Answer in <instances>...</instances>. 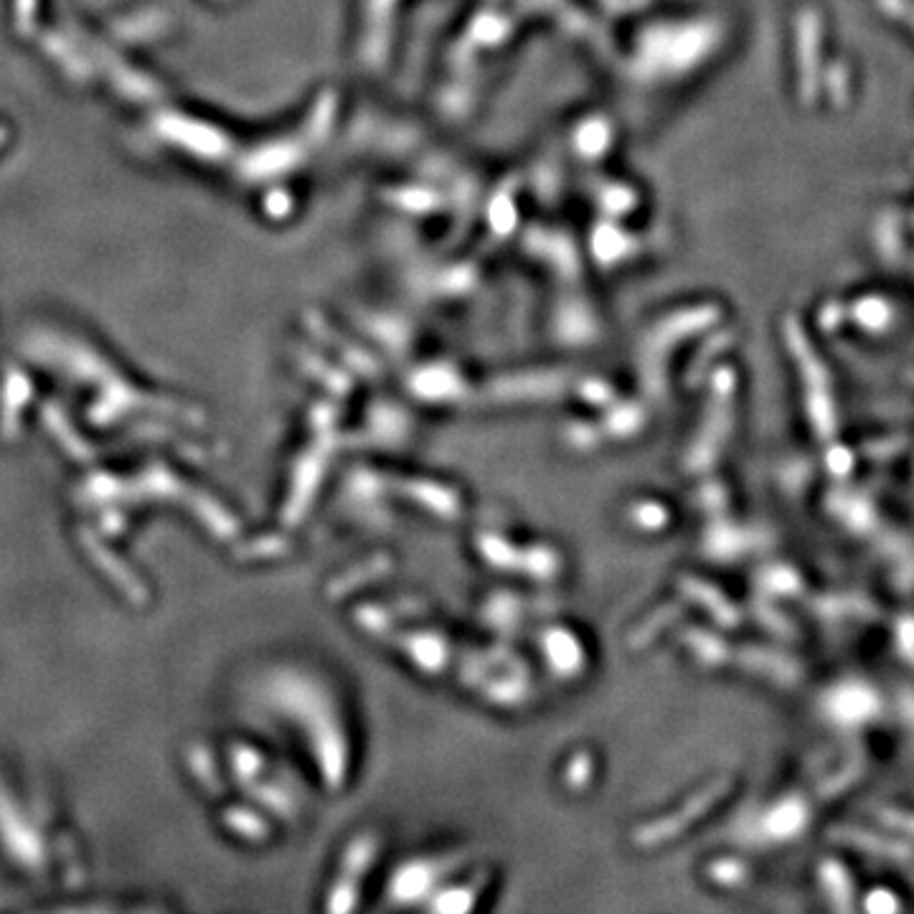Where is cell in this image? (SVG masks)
<instances>
[{"instance_id":"cell-1","label":"cell","mask_w":914,"mask_h":914,"mask_svg":"<svg viewBox=\"0 0 914 914\" xmlns=\"http://www.w3.org/2000/svg\"><path fill=\"white\" fill-rule=\"evenodd\" d=\"M790 346H795V353L803 361V376L805 386H808V409L810 419H813L815 435L821 440H831L836 435V412H833L831 394H828V379L823 366L818 364V358L810 356L808 348L803 341H790Z\"/></svg>"},{"instance_id":"cell-2","label":"cell","mask_w":914,"mask_h":914,"mask_svg":"<svg viewBox=\"0 0 914 914\" xmlns=\"http://www.w3.org/2000/svg\"><path fill=\"white\" fill-rule=\"evenodd\" d=\"M828 838L841 843V846L856 848V851L876 856V859L894 861V864H907V861L914 859V848L909 846L907 841L887 836V833L869 831V828L861 826H836L831 828Z\"/></svg>"},{"instance_id":"cell-3","label":"cell","mask_w":914,"mask_h":914,"mask_svg":"<svg viewBox=\"0 0 914 914\" xmlns=\"http://www.w3.org/2000/svg\"><path fill=\"white\" fill-rule=\"evenodd\" d=\"M739 661H742V666L749 673H757V676L767 678V681L777 683V686H793V683L800 681L798 663L793 658L782 656V653H775V650L747 648Z\"/></svg>"},{"instance_id":"cell-4","label":"cell","mask_w":914,"mask_h":914,"mask_svg":"<svg viewBox=\"0 0 914 914\" xmlns=\"http://www.w3.org/2000/svg\"><path fill=\"white\" fill-rule=\"evenodd\" d=\"M831 506L833 516L841 521L843 526H848L856 534H874L871 526H876V511L871 508V503L866 501L864 496H856V493H836V496L828 501Z\"/></svg>"},{"instance_id":"cell-5","label":"cell","mask_w":914,"mask_h":914,"mask_svg":"<svg viewBox=\"0 0 914 914\" xmlns=\"http://www.w3.org/2000/svg\"><path fill=\"white\" fill-rule=\"evenodd\" d=\"M818 879H821V887L833 909L848 912L854 907V881H851L841 861H823L821 869H818Z\"/></svg>"},{"instance_id":"cell-6","label":"cell","mask_w":914,"mask_h":914,"mask_svg":"<svg viewBox=\"0 0 914 914\" xmlns=\"http://www.w3.org/2000/svg\"><path fill=\"white\" fill-rule=\"evenodd\" d=\"M815 612L828 620H864V617L876 615V607L871 605L869 600L859 595H828V597H818L813 602Z\"/></svg>"},{"instance_id":"cell-7","label":"cell","mask_w":914,"mask_h":914,"mask_svg":"<svg viewBox=\"0 0 914 914\" xmlns=\"http://www.w3.org/2000/svg\"><path fill=\"white\" fill-rule=\"evenodd\" d=\"M686 592H689V595L694 597V600L699 602V605H704L709 615H714L716 623H722V625H737L739 623L737 607H734L732 602H729L727 597L722 595V592L716 590V587H709V584L696 582V579H689V582H686Z\"/></svg>"},{"instance_id":"cell-8","label":"cell","mask_w":914,"mask_h":914,"mask_svg":"<svg viewBox=\"0 0 914 914\" xmlns=\"http://www.w3.org/2000/svg\"><path fill=\"white\" fill-rule=\"evenodd\" d=\"M760 590L767 595H780V597H795L803 592V577L790 567H767L762 569L757 577Z\"/></svg>"},{"instance_id":"cell-9","label":"cell","mask_w":914,"mask_h":914,"mask_svg":"<svg viewBox=\"0 0 914 914\" xmlns=\"http://www.w3.org/2000/svg\"><path fill=\"white\" fill-rule=\"evenodd\" d=\"M864 770H866V767L861 765V762H848V765H843L841 770H836L833 775H828L826 780L818 782V788H815V793H818V798H821V800L836 798V795H841L843 790L854 788L856 782H859L861 777H864Z\"/></svg>"},{"instance_id":"cell-10","label":"cell","mask_w":914,"mask_h":914,"mask_svg":"<svg viewBox=\"0 0 914 914\" xmlns=\"http://www.w3.org/2000/svg\"><path fill=\"white\" fill-rule=\"evenodd\" d=\"M803 823H805V808L800 803H793V800H788V803H782L780 808H775V813H772V818H770V836H780V838H790V836H798V831L800 828H803Z\"/></svg>"},{"instance_id":"cell-11","label":"cell","mask_w":914,"mask_h":914,"mask_svg":"<svg viewBox=\"0 0 914 914\" xmlns=\"http://www.w3.org/2000/svg\"><path fill=\"white\" fill-rule=\"evenodd\" d=\"M874 818L887 828V831L904 833V836L914 838V813L904 808H892V805H879L874 808Z\"/></svg>"},{"instance_id":"cell-12","label":"cell","mask_w":914,"mask_h":914,"mask_svg":"<svg viewBox=\"0 0 914 914\" xmlns=\"http://www.w3.org/2000/svg\"><path fill=\"white\" fill-rule=\"evenodd\" d=\"M757 617H760V620L767 625V628L775 630L777 635H782V638H793V635H795V628L790 625L788 617H782L780 612L775 610V607L765 605V602H760V605H757Z\"/></svg>"},{"instance_id":"cell-13","label":"cell","mask_w":914,"mask_h":914,"mask_svg":"<svg viewBox=\"0 0 914 914\" xmlns=\"http://www.w3.org/2000/svg\"><path fill=\"white\" fill-rule=\"evenodd\" d=\"M904 445H907L904 437H889V440L869 442V445L864 447V452L871 457V460H889V457L899 455V452L904 450Z\"/></svg>"},{"instance_id":"cell-14","label":"cell","mask_w":914,"mask_h":914,"mask_svg":"<svg viewBox=\"0 0 914 914\" xmlns=\"http://www.w3.org/2000/svg\"><path fill=\"white\" fill-rule=\"evenodd\" d=\"M864 907L869 909V912L887 914V912H897V909H902V904H899V899L894 897L892 892H887V889H876V892H871L869 897H866Z\"/></svg>"},{"instance_id":"cell-15","label":"cell","mask_w":914,"mask_h":914,"mask_svg":"<svg viewBox=\"0 0 914 914\" xmlns=\"http://www.w3.org/2000/svg\"><path fill=\"white\" fill-rule=\"evenodd\" d=\"M826 463H828V468H831V473L846 475L848 470L854 468V455H851L846 447H833V450L828 452Z\"/></svg>"}]
</instances>
